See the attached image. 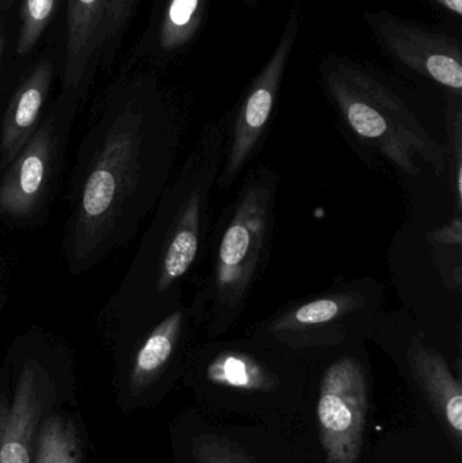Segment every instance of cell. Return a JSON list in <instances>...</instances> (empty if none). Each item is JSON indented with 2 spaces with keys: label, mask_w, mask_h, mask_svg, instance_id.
Instances as JSON below:
<instances>
[{
  "label": "cell",
  "mask_w": 462,
  "mask_h": 463,
  "mask_svg": "<svg viewBox=\"0 0 462 463\" xmlns=\"http://www.w3.org/2000/svg\"><path fill=\"white\" fill-rule=\"evenodd\" d=\"M194 463H258L240 446L219 435L201 434L190 445Z\"/></svg>",
  "instance_id": "obj_19"
},
{
  "label": "cell",
  "mask_w": 462,
  "mask_h": 463,
  "mask_svg": "<svg viewBox=\"0 0 462 463\" xmlns=\"http://www.w3.org/2000/svg\"><path fill=\"white\" fill-rule=\"evenodd\" d=\"M366 26L380 51L411 75L462 95V43L438 27L401 18L388 10L365 11Z\"/></svg>",
  "instance_id": "obj_4"
},
{
  "label": "cell",
  "mask_w": 462,
  "mask_h": 463,
  "mask_svg": "<svg viewBox=\"0 0 462 463\" xmlns=\"http://www.w3.org/2000/svg\"><path fill=\"white\" fill-rule=\"evenodd\" d=\"M211 383L244 392H273L278 381L270 370L243 354H222L206 370Z\"/></svg>",
  "instance_id": "obj_16"
},
{
  "label": "cell",
  "mask_w": 462,
  "mask_h": 463,
  "mask_svg": "<svg viewBox=\"0 0 462 463\" xmlns=\"http://www.w3.org/2000/svg\"><path fill=\"white\" fill-rule=\"evenodd\" d=\"M87 456L89 435L80 413L60 404L41 427L33 463H86Z\"/></svg>",
  "instance_id": "obj_14"
},
{
  "label": "cell",
  "mask_w": 462,
  "mask_h": 463,
  "mask_svg": "<svg viewBox=\"0 0 462 463\" xmlns=\"http://www.w3.org/2000/svg\"><path fill=\"white\" fill-rule=\"evenodd\" d=\"M363 305L360 294L344 293L325 298L315 299L301 305L297 309L288 312L271 324L273 332L309 331L315 326L336 320Z\"/></svg>",
  "instance_id": "obj_17"
},
{
  "label": "cell",
  "mask_w": 462,
  "mask_h": 463,
  "mask_svg": "<svg viewBox=\"0 0 462 463\" xmlns=\"http://www.w3.org/2000/svg\"><path fill=\"white\" fill-rule=\"evenodd\" d=\"M319 78L344 125L396 168L418 176L423 162L444 173L447 151L387 73L354 57L328 53L320 60Z\"/></svg>",
  "instance_id": "obj_2"
},
{
  "label": "cell",
  "mask_w": 462,
  "mask_h": 463,
  "mask_svg": "<svg viewBox=\"0 0 462 463\" xmlns=\"http://www.w3.org/2000/svg\"><path fill=\"white\" fill-rule=\"evenodd\" d=\"M60 0H24L16 53L26 56L53 19Z\"/></svg>",
  "instance_id": "obj_18"
},
{
  "label": "cell",
  "mask_w": 462,
  "mask_h": 463,
  "mask_svg": "<svg viewBox=\"0 0 462 463\" xmlns=\"http://www.w3.org/2000/svg\"><path fill=\"white\" fill-rule=\"evenodd\" d=\"M442 13L460 21L462 16V0H425Z\"/></svg>",
  "instance_id": "obj_23"
},
{
  "label": "cell",
  "mask_w": 462,
  "mask_h": 463,
  "mask_svg": "<svg viewBox=\"0 0 462 463\" xmlns=\"http://www.w3.org/2000/svg\"><path fill=\"white\" fill-rule=\"evenodd\" d=\"M67 383L45 356L18 359L8 375V402L0 437V463H33L49 413L68 402Z\"/></svg>",
  "instance_id": "obj_5"
},
{
  "label": "cell",
  "mask_w": 462,
  "mask_h": 463,
  "mask_svg": "<svg viewBox=\"0 0 462 463\" xmlns=\"http://www.w3.org/2000/svg\"><path fill=\"white\" fill-rule=\"evenodd\" d=\"M271 217L273 186L268 178L258 179L244 187L217 250L213 307L220 331H225L243 307L268 247Z\"/></svg>",
  "instance_id": "obj_3"
},
{
  "label": "cell",
  "mask_w": 462,
  "mask_h": 463,
  "mask_svg": "<svg viewBox=\"0 0 462 463\" xmlns=\"http://www.w3.org/2000/svg\"><path fill=\"white\" fill-rule=\"evenodd\" d=\"M430 240L433 242H438V244H456L461 245L462 242V224L460 217L452 220L449 224L445 227L439 228L430 232Z\"/></svg>",
  "instance_id": "obj_22"
},
{
  "label": "cell",
  "mask_w": 462,
  "mask_h": 463,
  "mask_svg": "<svg viewBox=\"0 0 462 463\" xmlns=\"http://www.w3.org/2000/svg\"><path fill=\"white\" fill-rule=\"evenodd\" d=\"M103 19V0H68L64 86L75 91L98 46Z\"/></svg>",
  "instance_id": "obj_12"
},
{
  "label": "cell",
  "mask_w": 462,
  "mask_h": 463,
  "mask_svg": "<svg viewBox=\"0 0 462 463\" xmlns=\"http://www.w3.org/2000/svg\"><path fill=\"white\" fill-rule=\"evenodd\" d=\"M141 0H103V19L98 46L121 32Z\"/></svg>",
  "instance_id": "obj_21"
},
{
  "label": "cell",
  "mask_w": 462,
  "mask_h": 463,
  "mask_svg": "<svg viewBox=\"0 0 462 463\" xmlns=\"http://www.w3.org/2000/svg\"><path fill=\"white\" fill-rule=\"evenodd\" d=\"M213 0H165L156 27L157 51L175 56L195 43L211 13Z\"/></svg>",
  "instance_id": "obj_15"
},
{
  "label": "cell",
  "mask_w": 462,
  "mask_h": 463,
  "mask_svg": "<svg viewBox=\"0 0 462 463\" xmlns=\"http://www.w3.org/2000/svg\"><path fill=\"white\" fill-rule=\"evenodd\" d=\"M156 125L143 103L129 100L91 128L71 182L64 250L81 274L125 247L155 195Z\"/></svg>",
  "instance_id": "obj_1"
},
{
  "label": "cell",
  "mask_w": 462,
  "mask_h": 463,
  "mask_svg": "<svg viewBox=\"0 0 462 463\" xmlns=\"http://www.w3.org/2000/svg\"><path fill=\"white\" fill-rule=\"evenodd\" d=\"M11 0H0V11H5L10 5Z\"/></svg>",
  "instance_id": "obj_27"
},
{
  "label": "cell",
  "mask_w": 462,
  "mask_h": 463,
  "mask_svg": "<svg viewBox=\"0 0 462 463\" xmlns=\"http://www.w3.org/2000/svg\"><path fill=\"white\" fill-rule=\"evenodd\" d=\"M303 15L301 0H292L270 56L241 97L235 114L227 165L220 179L222 186L232 182L243 170L268 128L300 38Z\"/></svg>",
  "instance_id": "obj_6"
},
{
  "label": "cell",
  "mask_w": 462,
  "mask_h": 463,
  "mask_svg": "<svg viewBox=\"0 0 462 463\" xmlns=\"http://www.w3.org/2000/svg\"><path fill=\"white\" fill-rule=\"evenodd\" d=\"M448 135L452 156V184L456 193L458 211L462 208V95L447 94Z\"/></svg>",
  "instance_id": "obj_20"
},
{
  "label": "cell",
  "mask_w": 462,
  "mask_h": 463,
  "mask_svg": "<svg viewBox=\"0 0 462 463\" xmlns=\"http://www.w3.org/2000/svg\"><path fill=\"white\" fill-rule=\"evenodd\" d=\"M51 83V62H40L11 97L0 129V170L15 159L40 127Z\"/></svg>",
  "instance_id": "obj_11"
},
{
  "label": "cell",
  "mask_w": 462,
  "mask_h": 463,
  "mask_svg": "<svg viewBox=\"0 0 462 463\" xmlns=\"http://www.w3.org/2000/svg\"><path fill=\"white\" fill-rule=\"evenodd\" d=\"M5 38L3 30L0 29V60H2L3 51H5Z\"/></svg>",
  "instance_id": "obj_26"
},
{
  "label": "cell",
  "mask_w": 462,
  "mask_h": 463,
  "mask_svg": "<svg viewBox=\"0 0 462 463\" xmlns=\"http://www.w3.org/2000/svg\"><path fill=\"white\" fill-rule=\"evenodd\" d=\"M201 220L203 197L200 192H194L182 206L178 220L168 236L156 280L159 293L170 288L192 267L200 245Z\"/></svg>",
  "instance_id": "obj_13"
},
{
  "label": "cell",
  "mask_w": 462,
  "mask_h": 463,
  "mask_svg": "<svg viewBox=\"0 0 462 463\" xmlns=\"http://www.w3.org/2000/svg\"><path fill=\"white\" fill-rule=\"evenodd\" d=\"M184 326V312L176 310L155 326L133 353L127 370L121 373L117 402L122 411L135 410L146 402L175 354Z\"/></svg>",
  "instance_id": "obj_10"
},
{
  "label": "cell",
  "mask_w": 462,
  "mask_h": 463,
  "mask_svg": "<svg viewBox=\"0 0 462 463\" xmlns=\"http://www.w3.org/2000/svg\"><path fill=\"white\" fill-rule=\"evenodd\" d=\"M61 140L53 116L41 122L26 146L3 170L0 214L11 220L32 219L45 206L56 174Z\"/></svg>",
  "instance_id": "obj_8"
},
{
  "label": "cell",
  "mask_w": 462,
  "mask_h": 463,
  "mask_svg": "<svg viewBox=\"0 0 462 463\" xmlns=\"http://www.w3.org/2000/svg\"><path fill=\"white\" fill-rule=\"evenodd\" d=\"M260 2H262V0H241V3H243L247 10H254V8H257L258 5H260Z\"/></svg>",
  "instance_id": "obj_25"
},
{
  "label": "cell",
  "mask_w": 462,
  "mask_h": 463,
  "mask_svg": "<svg viewBox=\"0 0 462 463\" xmlns=\"http://www.w3.org/2000/svg\"><path fill=\"white\" fill-rule=\"evenodd\" d=\"M410 372L456 454H462V385L441 353L420 340L407 353Z\"/></svg>",
  "instance_id": "obj_9"
},
{
  "label": "cell",
  "mask_w": 462,
  "mask_h": 463,
  "mask_svg": "<svg viewBox=\"0 0 462 463\" xmlns=\"http://www.w3.org/2000/svg\"><path fill=\"white\" fill-rule=\"evenodd\" d=\"M8 402V374L7 370L0 372V437H2L3 419L5 415V408Z\"/></svg>",
  "instance_id": "obj_24"
},
{
  "label": "cell",
  "mask_w": 462,
  "mask_h": 463,
  "mask_svg": "<svg viewBox=\"0 0 462 463\" xmlns=\"http://www.w3.org/2000/svg\"><path fill=\"white\" fill-rule=\"evenodd\" d=\"M368 411V381L360 362L349 356L334 362L323 375L317 399L325 463H358Z\"/></svg>",
  "instance_id": "obj_7"
}]
</instances>
